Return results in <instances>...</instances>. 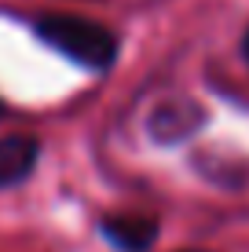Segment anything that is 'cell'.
<instances>
[{
	"label": "cell",
	"mask_w": 249,
	"mask_h": 252,
	"mask_svg": "<svg viewBox=\"0 0 249 252\" xmlns=\"http://www.w3.org/2000/svg\"><path fill=\"white\" fill-rule=\"evenodd\" d=\"M33 33L44 40L48 48H55L59 55H66L70 63L92 69V73H107L117 59V33L107 30L103 22H92L84 15H37L33 19Z\"/></svg>",
	"instance_id": "cell-1"
},
{
	"label": "cell",
	"mask_w": 249,
	"mask_h": 252,
	"mask_svg": "<svg viewBox=\"0 0 249 252\" xmlns=\"http://www.w3.org/2000/svg\"><path fill=\"white\" fill-rule=\"evenodd\" d=\"M205 125V110L187 95H176V99H165L154 106V114L147 121L150 139L161 146H173V143H187L198 128Z\"/></svg>",
	"instance_id": "cell-2"
},
{
	"label": "cell",
	"mask_w": 249,
	"mask_h": 252,
	"mask_svg": "<svg viewBox=\"0 0 249 252\" xmlns=\"http://www.w3.org/2000/svg\"><path fill=\"white\" fill-rule=\"evenodd\" d=\"M158 230H161L158 216H143V212H114L99 220V234L117 252H150V245L158 241Z\"/></svg>",
	"instance_id": "cell-3"
},
{
	"label": "cell",
	"mask_w": 249,
	"mask_h": 252,
	"mask_svg": "<svg viewBox=\"0 0 249 252\" xmlns=\"http://www.w3.org/2000/svg\"><path fill=\"white\" fill-rule=\"evenodd\" d=\"M40 161V143L33 135H0V190L19 187Z\"/></svg>",
	"instance_id": "cell-4"
},
{
	"label": "cell",
	"mask_w": 249,
	"mask_h": 252,
	"mask_svg": "<svg viewBox=\"0 0 249 252\" xmlns=\"http://www.w3.org/2000/svg\"><path fill=\"white\" fill-rule=\"evenodd\" d=\"M242 63L249 69V26H246V33H242Z\"/></svg>",
	"instance_id": "cell-5"
},
{
	"label": "cell",
	"mask_w": 249,
	"mask_h": 252,
	"mask_svg": "<svg viewBox=\"0 0 249 252\" xmlns=\"http://www.w3.org/2000/svg\"><path fill=\"white\" fill-rule=\"evenodd\" d=\"M179 252H213V249H179Z\"/></svg>",
	"instance_id": "cell-6"
},
{
	"label": "cell",
	"mask_w": 249,
	"mask_h": 252,
	"mask_svg": "<svg viewBox=\"0 0 249 252\" xmlns=\"http://www.w3.org/2000/svg\"><path fill=\"white\" fill-rule=\"evenodd\" d=\"M0 114H4V102H0Z\"/></svg>",
	"instance_id": "cell-7"
}]
</instances>
